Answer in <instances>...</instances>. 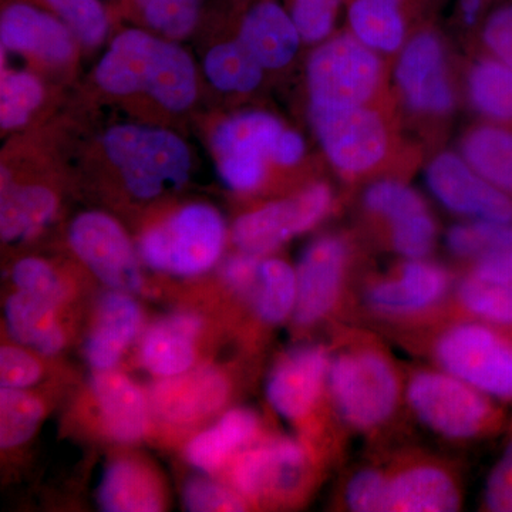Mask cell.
Segmentation results:
<instances>
[{
	"label": "cell",
	"instance_id": "ac0fdd59",
	"mask_svg": "<svg viewBox=\"0 0 512 512\" xmlns=\"http://www.w3.org/2000/svg\"><path fill=\"white\" fill-rule=\"evenodd\" d=\"M396 77L404 99L413 110L443 114L453 107L443 49L436 36L423 33L414 37L400 56Z\"/></svg>",
	"mask_w": 512,
	"mask_h": 512
},
{
	"label": "cell",
	"instance_id": "d4e9b609",
	"mask_svg": "<svg viewBox=\"0 0 512 512\" xmlns=\"http://www.w3.org/2000/svg\"><path fill=\"white\" fill-rule=\"evenodd\" d=\"M440 316L477 320L512 332V282L483 281L464 274Z\"/></svg>",
	"mask_w": 512,
	"mask_h": 512
},
{
	"label": "cell",
	"instance_id": "d6a6232c",
	"mask_svg": "<svg viewBox=\"0 0 512 512\" xmlns=\"http://www.w3.org/2000/svg\"><path fill=\"white\" fill-rule=\"evenodd\" d=\"M262 69L241 40L215 46L205 57V73L222 92H251L261 83Z\"/></svg>",
	"mask_w": 512,
	"mask_h": 512
},
{
	"label": "cell",
	"instance_id": "836d02e7",
	"mask_svg": "<svg viewBox=\"0 0 512 512\" xmlns=\"http://www.w3.org/2000/svg\"><path fill=\"white\" fill-rule=\"evenodd\" d=\"M471 101L485 116L512 120V69L501 60H484L468 79Z\"/></svg>",
	"mask_w": 512,
	"mask_h": 512
},
{
	"label": "cell",
	"instance_id": "7bdbcfd3",
	"mask_svg": "<svg viewBox=\"0 0 512 512\" xmlns=\"http://www.w3.org/2000/svg\"><path fill=\"white\" fill-rule=\"evenodd\" d=\"M12 278L19 291L45 299L55 306L63 302V285L53 269L40 259L26 258L19 261L13 268Z\"/></svg>",
	"mask_w": 512,
	"mask_h": 512
},
{
	"label": "cell",
	"instance_id": "484cf974",
	"mask_svg": "<svg viewBox=\"0 0 512 512\" xmlns=\"http://www.w3.org/2000/svg\"><path fill=\"white\" fill-rule=\"evenodd\" d=\"M101 508L109 512L163 510V494L154 474L136 461L120 460L104 473L99 488Z\"/></svg>",
	"mask_w": 512,
	"mask_h": 512
},
{
	"label": "cell",
	"instance_id": "681fc988",
	"mask_svg": "<svg viewBox=\"0 0 512 512\" xmlns=\"http://www.w3.org/2000/svg\"><path fill=\"white\" fill-rule=\"evenodd\" d=\"M484 40L494 55L512 69V5L491 16L484 29Z\"/></svg>",
	"mask_w": 512,
	"mask_h": 512
},
{
	"label": "cell",
	"instance_id": "f5cc1de1",
	"mask_svg": "<svg viewBox=\"0 0 512 512\" xmlns=\"http://www.w3.org/2000/svg\"><path fill=\"white\" fill-rule=\"evenodd\" d=\"M461 8H463L466 22L474 23L476 22L478 12H480L481 0H461Z\"/></svg>",
	"mask_w": 512,
	"mask_h": 512
},
{
	"label": "cell",
	"instance_id": "cb8c5ba5",
	"mask_svg": "<svg viewBox=\"0 0 512 512\" xmlns=\"http://www.w3.org/2000/svg\"><path fill=\"white\" fill-rule=\"evenodd\" d=\"M96 396L104 426L113 439L131 443L147 430L146 397L136 384L113 370H101L93 377Z\"/></svg>",
	"mask_w": 512,
	"mask_h": 512
},
{
	"label": "cell",
	"instance_id": "9c48e42d",
	"mask_svg": "<svg viewBox=\"0 0 512 512\" xmlns=\"http://www.w3.org/2000/svg\"><path fill=\"white\" fill-rule=\"evenodd\" d=\"M350 248L338 235L315 239L303 251L296 268V303L293 322L313 328L349 302Z\"/></svg>",
	"mask_w": 512,
	"mask_h": 512
},
{
	"label": "cell",
	"instance_id": "7402d4cb",
	"mask_svg": "<svg viewBox=\"0 0 512 512\" xmlns=\"http://www.w3.org/2000/svg\"><path fill=\"white\" fill-rule=\"evenodd\" d=\"M301 39L292 16L275 2H262L245 16L238 40L264 69H279L291 62Z\"/></svg>",
	"mask_w": 512,
	"mask_h": 512
},
{
	"label": "cell",
	"instance_id": "f6af8a7d",
	"mask_svg": "<svg viewBox=\"0 0 512 512\" xmlns=\"http://www.w3.org/2000/svg\"><path fill=\"white\" fill-rule=\"evenodd\" d=\"M188 510L194 512L244 511L245 504L238 495L211 481L191 480L184 491Z\"/></svg>",
	"mask_w": 512,
	"mask_h": 512
},
{
	"label": "cell",
	"instance_id": "7c38bea8",
	"mask_svg": "<svg viewBox=\"0 0 512 512\" xmlns=\"http://www.w3.org/2000/svg\"><path fill=\"white\" fill-rule=\"evenodd\" d=\"M282 131L281 123L266 113H245L225 120L212 136L224 183L238 191L258 188L265 178V160L271 157Z\"/></svg>",
	"mask_w": 512,
	"mask_h": 512
},
{
	"label": "cell",
	"instance_id": "7a4b0ae2",
	"mask_svg": "<svg viewBox=\"0 0 512 512\" xmlns=\"http://www.w3.org/2000/svg\"><path fill=\"white\" fill-rule=\"evenodd\" d=\"M410 345L497 402H512V332L458 316L404 330Z\"/></svg>",
	"mask_w": 512,
	"mask_h": 512
},
{
	"label": "cell",
	"instance_id": "52a82bcc",
	"mask_svg": "<svg viewBox=\"0 0 512 512\" xmlns=\"http://www.w3.org/2000/svg\"><path fill=\"white\" fill-rule=\"evenodd\" d=\"M224 238V222L214 208L188 205L141 238L140 254L157 271L198 275L218 261Z\"/></svg>",
	"mask_w": 512,
	"mask_h": 512
},
{
	"label": "cell",
	"instance_id": "2e32d148",
	"mask_svg": "<svg viewBox=\"0 0 512 512\" xmlns=\"http://www.w3.org/2000/svg\"><path fill=\"white\" fill-rule=\"evenodd\" d=\"M70 245L94 275L114 291L141 288L140 266L126 232L113 218L86 212L72 222Z\"/></svg>",
	"mask_w": 512,
	"mask_h": 512
},
{
	"label": "cell",
	"instance_id": "4dcf8cb0",
	"mask_svg": "<svg viewBox=\"0 0 512 512\" xmlns=\"http://www.w3.org/2000/svg\"><path fill=\"white\" fill-rule=\"evenodd\" d=\"M349 22L359 42L372 50L394 52L404 40V22L396 0H355Z\"/></svg>",
	"mask_w": 512,
	"mask_h": 512
},
{
	"label": "cell",
	"instance_id": "8d00e7d4",
	"mask_svg": "<svg viewBox=\"0 0 512 512\" xmlns=\"http://www.w3.org/2000/svg\"><path fill=\"white\" fill-rule=\"evenodd\" d=\"M42 84L32 74H5L0 89V126L12 130L23 126L42 103Z\"/></svg>",
	"mask_w": 512,
	"mask_h": 512
},
{
	"label": "cell",
	"instance_id": "f546056e",
	"mask_svg": "<svg viewBox=\"0 0 512 512\" xmlns=\"http://www.w3.org/2000/svg\"><path fill=\"white\" fill-rule=\"evenodd\" d=\"M464 160L488 183L512 192V133L500 127L471 131L463 146Z\"/></svg>",
	"mask_w": 512,
	"mask_h": 512
},
{
	"label": "cell",
	"instance_id": "8992f818",
	"mask_svg": "<svg viewBox=\"0 0 512 512\" xmlns=\"http://www.w3.org/2000/svg\"><path fill=\"white\" fill-rule=\"evenodd\" d=\"M103 143L107 157L138 198L157 197L165 188H180L188 180L190 151L170 131L123 124L110 128Z\"/></svg>",
	"mask_w": 512,
	"mask_h": 512
},
{
	"label": "cell",
	"instance_id": "e0dca14e",
	"mask_svg": "<svg viewBox=\"0 0 512 512\" xmlns=\"http://www.w3.org/2000/svg\"><path fill=\"white\" fill-rule=\"evenodd\" d=\"M431 194L454 214L470 220L512 222V200L507 192L488 183L466 160L444 153L426 173Z\"/></svg>",
	"mask_w": 512,
	"mask_h": 512
},
{
	"label": "cell",
	"instance_id": "3957f363",
	"mask_svg": "<svg viewBox=\"0 0 512 512\" xmlns=\"http://www.w3.org/2000/svg\"><path fill=\"white\" fill-rule=\"evenodd\" d=\"M96 80L107 93H147L173 111L188 109L197 96L191 57L143 30H127L113 40L97 66Z\"/></svg>",
	"mask_w": 512,
	"mask_h": 512
},
{
	"label": "cell",
	"instance_id": "ffe728a7",
	"mask_svg": "<svg viewBox=\"0 0 512 512\" xmlns=\"http://www.w3.org/2000/svg\"><path fill=\"white\" fill-rule=\"evenodd\" d=\"M69 26L42 10L15 3L0 18L2 46L15 52L30 53L50 63L72 59L74 43Z\"/></svg>",
	"mask_w": 512,
	"mask_h": 512
},
{
	"label": "cell",
	"instance_id": "e575fe53",
	"mask_svg": "<svg viewBox=\"0 0 512 512\" xmlns=\"http://www.w3.org/2000/svg\"><path fill=\"white\" fill-rule=\"evenodd\" d=\"M512 245V222L470 220L453 225L446 247L456 258L474 262L481 256Z\"/></svg>",
	"mask_w": 512,
	"mask_h": 512
},
{
	"label": "cell",
	"instance_id": "f35d334b",
	"mask_svg": "<svg viewBox=\"0 0 512 512\" xmlns=\"http://www.w3.org/2000/svg\"><path fill=\"white\" fill-rule=\"evenodd\" d=\"M201 0H136L151 28L168 37L190 35L197 25Z\"/></svg>",
	"mask_w": 512,
	"mask_h": 512
},
{
	"label": "cell",
	"instance_id": "6da1fadb",
	"mask_svg": "<svg viewBox=\"0 0 512 512\" xmlns=\"http://www.w3.org/2000/svg\"><path fill=\"white\" fill-rule=\"evenodd\" d=\"M406 369L372 333L348 329L330 352L329 394L336 416L349 431L375 437L393 426L404 403Z\"/></svg>",
	"mask_w": 512,
	"mask_h": 512
},
{
	"label": "cell",
	"instance_id": "5bb4252c",
	"mask_svg": "<svg viewBox=\"0 0 512 512\" xmlns=\"http://www.w3.org/2000/svg\"><path fill=\"white\" fill-rule=\"evenodd\" d=\"M330 352L325 346L292 349L278 360L266 383V397L276 413L292 423L315 416L329 394Z\"/></svg>",
	"mask_w": 512,
	"mask_h": 512
},
{
	"label": "cell",
	"instance_id": "1f68e13d",
	"mask_svg": "<svg viewBox=\"0 0 512 512\" xmlns=\"http://www.w3.org/2000/svg\"><path fill=\"white\" fill-rule=\"evenodd\" d=\"M296 303V269L282 259L261 264L252 308L266 325H279L293 315Z\"/></svg>",
	"mask_w": 512,
	"mask_h": 512
},
{
	"label": "cell",
	"instance_id": "7dc6e473",
	"mask_svg": "<svg viewBox=\"0 0 512 512\" xmlns=\"http://www.w3.org/2000/svg\"><path fill=\"white\" fill-rule=\"evenodd\" d=\"M42 376V366L29 353L13 346L0 350V383L9 389H25Z\"/></svg>",
	"mask_w": 512,
	"mask_h": 512
},
{
	"label": "cell",
	"instance_id": "4fadbf2b",
	"mask_svg": "<svg viewBox=\"0 0 512 512\" xmlns=\"http://www.w3.org/2000/svg\"><path fill=\"white\" fill-rule=\"evenodd\" d=\"M332 205L328 185L315 184L289 200L272 202L242 215L234 227V241L242 252L271 254L288 239L319 224Z\"/></svg>",
	"mask_w": 512,
	"mask_h": 512
},
{
	"label": "cell",
	"instance_id": "ba28073f",
	"mask_svg": "<svg viewBox=\"0 0 512 512\" xmlns=\"http://www.w3.org/2000/svg\"><path fill=\"white\" fill-rule=\"evenodd\" d=\"M380 63L372 49L352 36L330 40L308 64L311 106H363L375 93Z\"/></svg>",
	"mask_w": 512,
	"mask_h": 512
},
{
	"label": "cell",
	"instance_id": "9a60e30c",
	"mask_svg": "<svg viewBox=\"0 0 512 512\" xmlns=\"http://www.w3.org/2000/svg\"><path fill=\"white\" fill-rule=\"evenodd\" d=\"M311 461V448L305 443L275 437L239 454L232 481L248 498L288 497L305 481Z\"/></svg>",
	"mask_w": 512,
	"mask_h": 512
},
{
	"label": "cell",
	"instance_id": "f1b7e54d",
	"mask_svg": "<svg viewBox=\"0 0 512 512\" xmlns=\"http://www.w3.org/2000/svg\"><path fill=\"white\" fill-rule=\"evenodd\" d=\"M55 211L56 197L47 188L3 184L0 205V234L3 241L15 242L32 237L52 220Z\"/></svg>",
	"mask_w": 512,
	"mask_h": 512
},
{
	"label": "cell",
	"instance_id": "c3c4849f",
	"mask_svg": "<svg viewBox=\"0 0 512 512\" xmlns=\"http://www.w3.org/2000/svg\"><path fill=\"white\" fill-rule=\"evenodd\" d=\"M261 264L259 256L242 252L241 255L228 259L222 269L224 281L227 282L229 288L249 303L252 302L256 286H258Z\"/></svg>",
	"mask_w": 512,
	"mask_h": 512
},
{
	"label": "cell",
	"instance_id": "d590c367",
	"mask_svg": "<svg viewBox=\"0 0 512 512\" xmlns=\"http://www.w3.org/2000/svg\"><path fill=\"white\" fill-rule=\"evenodd\" d=\"M43 416L39 400L20 389L0 390V446L18 447L35 434Z\"/></svg>",
	"mask_w": 512,
	"mask_h": 512
},
{
	"label": "cell",
	"instance_id": "bcb514c9",
	"mask_svg": "<svg viewBox=\"0 0 512 512\" xmlns=\"http://www.w3.org/2000/svg\"><path fill=\"white\" fill-rule=\"evenodd\" d=\"M483 507L490 512H512V436L487 478Z\"/></svg>",
	"mask_w": 512,
	"mask_h": 512
},
{
	"label": "cell",
	"instance_id": "74e56055",
	"mask_svg": "<svg viewBox=\"0 0 512 512\" xmlns=\"http://www.w3.org/2000/svg\"><path fill=\"white\" fill-rule=\"evenodd\" d=\"M367 212L393 224L419 212L427 211L426 202L409 185L380 181L370 185L363 197Z\"/></svg>",
	"mask_w": 512,
	"mask_h": 512
},
{
	"label": "cell",
	"instance_id": "d6986e66",
	"mask_svg": "<svg viewBox=\"0 0 512 512\" xmlns=\"http://www.w3.org/2000/svg\"><path fill=\"white\" fill-rule=\"evenodd\" d=\"M227 397L225 377L211 367H200L164 377L151 390V406L168 423L190 424L217 412Z\"/></svg>",
	"mask_w": 512,
	"mask_h": 512
},
{
	"label": "cell",
	"instance_id": "60d3db41",
	"mask_svg": "<svg viewBox=\"0 0 512 512\" xmlns=\"http://www.w3.org/2000/svg\"><path fill=\"white\" fill-rule=\"evenodd\" d=\"M343 504L352 512H384L386 470L384 464H369L350 474L343 487Z\"/></svg>",
	"mask_w": 512,
	"mask_h": 512
},
{
	"label": "cell",
	"instance_id": "4316f807",
	"mask_svg": "<svg viewBox=\"0 0 512 512\" xmlns=\"http://www.w3.org/2000/svg\"><path fill=\"white\" fill-rule=\"evenodd\" d=\"M259 430L258 416L251 410L235 409L210 430L198 434L187 447L188 461L198 470H218L238 448L247 446Z\"/></svg>",
	"mask_w": 512,
	"mask_h": 512
},
{
	"label": "cell",
	"instance_id": "f907efd6",
	"mask_svg": "<svg viewBox=\"0 0 512 512\" xmlns=\"http://www.w3.org/2000/svg\"><path fill=\"white\" fill-rule=\"evenodd\" d=\"M466 274L483 281L512 282V245L471 262Z\"/></svg>",
	"mask_w": 512,
	"mask_h": 512
},
{
	"label": "cell",
	"instance_id": "83f0119b",
	"mask_svg": "<svg viewBox=\"0 0 512 512\" xmlns=\"http://www.w3.org/2000/svg\"><path fill=\"white\" fill-rule=\"evenodd\" d=\"M57 306L19 291L6 303V320L13 338L43 353L56 355L64 346L62 326L56 318Z\"/></svg>",
	"mask_w": 512,
	"mask_h": 512
},
{
	"label": "cell",
	"instance_id": "b9f144b4",
	"mask_svg": "<svg viewBox=\"0 0 512 512\" xmlns=\"http://www.w3.org/2000/svg\"><path fill=\"white\" fill-rule=\"evenodd\" d=\"M390 244L404 259H426L436 244L437 227L429 210L389 225Z\"/></svg>",
	"mask_w": 512,
	"mask_h": 512
},
{
	"label": "cell",
	"instance_id": "5b68a950",
	"mask_svg": "<svg viewBox=\"0 0 512 512\" xmlns=\"http://www.w3.org/2000/svg\"><path fill=\"white\" fill-rule=\"evenodd\" d=\"M456 279L429 259H404L360 288V305L370 319L397 332L420 328L444 312Z\"/></svg>",
	"mask_w": 512,
	"mask_h": 512
},
{
	"label": "cell",
	"instance_id": "30bf717a",
	"mask_svg": "<svg viewBox=\"0 0 512 512\" xmlns=\"http://www.w3.org/2000/svg\"><path fill=\"white\" fill-rule=\"evenodd\" d=\"M384 512H454L463 507V484L450 463L409 451L384 463Z\"/></svg>",
	"mask_w": 512,
	"mask_h": 512
},
{
	"label": "cell",
	"instance_id": "8fae6325",
	"mask_svg": "<svg viewBox=\"0 0 512 512\" xmlns=\"http://www.w3.org/2000/svg\"><path fill=\"white\" fill-rule=\"evenodd\" d=\"M311 119L326 156L343 173L370 170L386 154V128L375 111L311 106Z\"/></svg>",
	"mask_w": 512,
	"mask_h": 512
},
{
	"label": "cell",
	"instance_id": "44dd1931",
	"mask_svg": "<svg viewBox=\"0 0 512 512\" xmlns=\"http://www.w3.org/2000/svg\"><path fill=\"white\" fill-rule=\"evenodd\" d=\"M141 326V309L127 292L103 296L86 342V359L97 372L113 370Z\"/></svg>",
	"mask_w": 512,
	"mask_h": 512
},
{
	"label": "cell",
	"instance_id": "ee69618b",
	"mask_svg": "<svg viewBox=\"0 0 512 512\" xmlns=\"http://www.w3.org/2000/svg\"><path fill=\"white\" fill-rule=\"evenodd\" d=\"M340 0H295L292 19L306 42H318L329 35Z\"/></svg>",
	"mask_w": 512,
	"mask_h": 512
},
{
	"label": "cell",
	"instance_id": "816d5d0a",
	"mask_svg": "<svg viewBox=\"0 0 512 512\" xmlns=\"http://www.w3.org/2000/svg\"><path fill=\"white\" fill-rule=\"evenodd\" d=\"M305 153L303 138L295 131H282L276 140L271 158L281 165H293L299 163Z\"/></svg>",
	"mask_w": 512,
	"mask_h": 512
},
{
	"label": "cell",
	"instance_id": "603a6c76",
	"mask_svg": "<svg viewBox=\"0 0 512 512\" xmlns=\"http://www.w3.org/2000/svg\"><path fill=\"white\" fill-rule=\"evenodd\" d=\"M200 329L201 319L194 313H175L156 323L144 336L143 365L161 377L187 372L194 366V340Z\"/></svg>",
	"mask_w": 512,
	"mask_h": 512
},
{
	"label": "cell",
	"instance_id": "277c9868",
	"mask_svg": "<svg viewBox=\"0 0 512 512\" xmlns=\"http://www.w3.org/2000/svg\"><path fill=\"white\" fill-rule=\"evenodd\" d=\"M404 403L431 433L457 443L487 439L504 424L497 400L434 365L406 370Z\"/></svg>",
	"mask_w": 512,
	"mask_h": 512
},
{
	"label": "cell",
	"instance_id": "ab89813d",
	"mask_svg": "<svg viewBox=\"0 0 512 512\" xmlns=\"http://www.w3.org/2000/svg\"><path fill=\"white\" fill-rule=\"evenodd\" d=\"M59 13L69 29L84 45L96 46L103 42L109 29L106 12L99 0H45Z\"/></svg>",
	"mask_w": 512,
	"mask_h": 512
}]
</instances>
